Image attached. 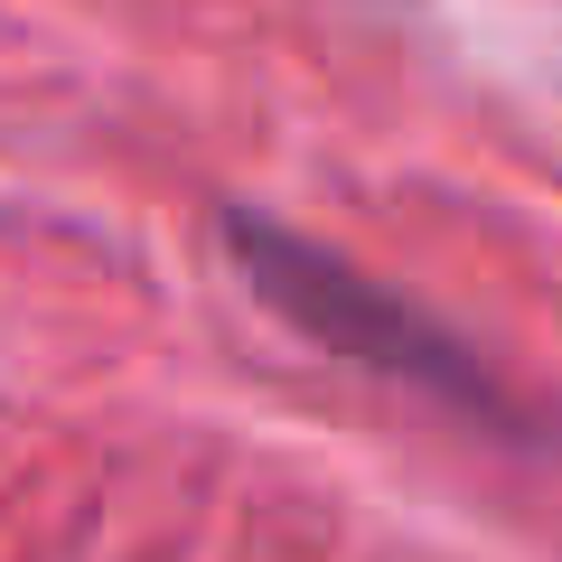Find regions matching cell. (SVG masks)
<instances>
[{
  "label": "cell",
  "mask_w": 562,
  "mask_h": 562,
  "mask_svg": "<svg viewBox=\"0 0 562 562\" xmlns=\"http://www.w3.org/2000/svg\"><path fill=\"white\" fill-rule=\"evenodd\" d=\"M225 244H235L244 281H254L291 328H310L319 347H338V357H357V366H375V375L413 384V394L497 413V384L479 375V357H469L450 328H431L413 301H394L384 281H366L357 262L319 254V244H301V235H281V225H262V216H235V225H225Z\"/></svg>",
  "instance_id": "obj_1"
}]
</instances>
